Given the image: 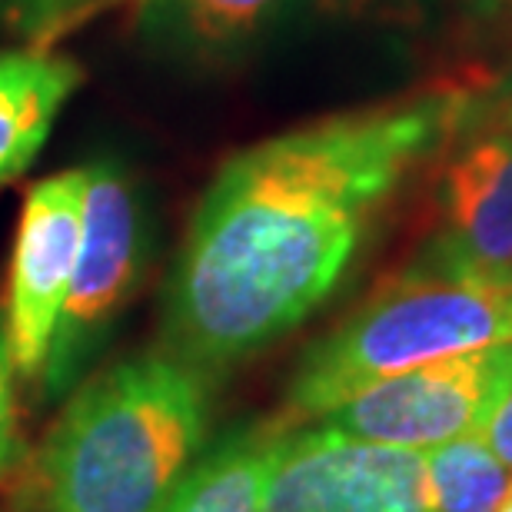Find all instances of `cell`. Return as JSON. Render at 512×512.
<instances>
[{
    "label": "cell",
    "instance_id": "cell-1",
    "mask_svg": "<svg viewBox=\"0 0 512 512\" xmlns=\"http://www.w3.org/2000/svg\"><path fill=\"white\" fill-rule=\"evenodd\" d=\"M466 104V87L426 90L223 160L163 286V350L213 376L303 323L406 173L456 133Z\"/></svg>",
    "mask_w": 512,
    "mask_h": 512
},
{
    "label": "cell",
    "instance_id": "cell-2",
    "mask_svg": "<svg viewBox=\"0 0 512 512\" xmlns=\"http://www.w3.org/2000/svg\"><path fill=\"white\" fill-rule=\"evenodd\" d=\"M207 376L133 356L77 389L40 453L50 512H160L207 436Z\"/></svg>",
    "mask_w": 512,
    "mask_h": 512
},
{
    "label": "cell",
    "instance_id": "cell-3",
    "mask_svg": "<svg viewBox=\"0 0 512 512\" xmlns=\"http://www.w3.org/2000/svg\"><path fill=\"white\" fill-rule=\"evenodd\" d=\"M496 343H512L509 290L406 270L306 350L286 393L280 429L316 423L366 386L439 356Z\"/></svg>",
    "mask_w": 512,
    "mask_h": 512
},
{
    "label": "cell",
    "instance_id": "cell-4",
    "mask_svg": "<svg viewBox=\"0 0 512 512\" xmlns=\"http://www.w3.org/2000/svg\"><path fill=\"white\" fill-rule=\"evenodd\" d=\"M150 210L130 173L114 160L87 167L84 237L57 333L40 376L47 393H64L114 330L120 310L150 263Z\"/></svg>",
    "mask_w": 512,
    "mask_h": 512
},
{
    "label": "cell",
    "instance_id": "cell-5",
    "mask_svg": "<svg viewBox=\"0 0 512 512\" xmlns=\"http://www.w3.org/2000/svg\"><path fill=\"white\" fill-rule=\"evenodd\" d=\"M509 389L512 343L479 346L366 386L313 426L426 453L463 436H483Z\"/></svg>",
    "mask_w": 512,
    "mask_h": 512
},
{
    "label": "cell",
    "instance_id": "cell-6",
    "mask_svg": "<svg viewBox=\"0 0 512 512\" xmlns=\"http://www.w3.org/2000/svg\"><path fill=\"white\" fill-rule=\"evenodd\" d=\"M449 157L436 183L439 227L413 273L496 286L512 270V117L473 107L446 140Z\"/></svg>",
    "mask_w": 512,
    "mask_h": 512
},
{
    "label": "cell",
    "instance_id": "cell-7",
    "mask_svg": "<svg viewBox=\"0 0 512 512\" xmlns=\"http://www.w3.org/2000/svg\"><path fill=\"white\" fill-rule=\"evenodd\" d=\"M260 512H433L426 456L323 426L280 429Z\"/></svg>",
    "mask_w": 512,
    "mask_h": 512
},
{
    "label": "cell",
    "instance_id": "cell-8",
    "mask_svg": "<svg viewBox=\"0 0 512 512\" xmlns=\"http://www.w3.org/2000/svg\"><path fill=\"white\" fill-rule=\"evenodd\" d=\"M87 167L64 170L30 187L20 213L7 283V350L14 370L40 376L57 333L84 237Z\"/></svg>",
    "mask_w": 512,
    "mask_h": 512
},
{
    "label": "cell",
    "instance_id": "cell-9",
    "mask_svg": "<svg viewBox=\"0 0 512 512\" xmlns=\"http://www.w3.org/2000/svg\"><path fill=\"white\" fill-rule=\"evenodd\" d=\"M80 77L74 60L44 47L0 54V183L20 177L44 150Z\"/></svg>",
    "mask_w": 512,
    "mask_h": 512
},
{
    "label": "cell",
    "instance_id": "cell-10",
    "mask_svg": "<svg viewBox=\"0 0 512 512\" xmlns=\"http://www.w3.org/2000/svg\"><path fill=\"white\" fill-rule=\"evenodd\" d=\"M296 0H143L137 30L153 54L220 60L266 34Z\"/></svg>",
    "mask_w": 512,
    "mask_h": 512
},
{
    "label": "cell",
    "instance_id": "cell-11",
    "mask_svg": "<svg viewBox=\"0 0 512 512\" xmlns=\"http://www.w3.org/2000/svg\"><path fill=\"white\" fill-rule=\"evenodd\" d=\"M280 429L233 433L187 469L160 512H260Z\"/></svg>",
    "mask_w": 512,
    "mask_h": 512
},
{
    "label": "cell",
    "instance_id": "cell-12",
    "mask_svg": "<svg viewBox=\"0 0 512 512\" xmlns=\"http://www.w3.org/2000/svg\"><path fill=\"white\" fill-rule=\"evenodd\" d=\"M433 512H499L512 489V469L483 436H463L426 449Z\"/></svg>",
    "mask_w": 512,
    "mask_h": 512
},
{
    "label": "cell",
    "instance_id": "cell-13",
    "mask_svg": "<svg viewBox=\"0 0 512 512\" xmlns=\"http://www.w3.org/2000/svg\"><path fill=\"white\" fill-rule=\"evenodd\" d=\"M107 4L110 0H0V27L30 40V47H47Z\"/></svg>",
    "mask_w": 512,
    "mask_h": 512
},
{
    "label": "cell",
    "instance_id": "cell-14",
    "mask_svg": "<svg viewBox=\"0 0 512 512\" xmlns=\"http://www.w3.org/2000/svg\"><path fill=\"white\" fill-rule=\"evenodd\" d=\"M20 433H17V403H14V360L7 350L4 320H0V479L17 466Z\"/></svg>",
    "mask_w": 512,
    "mask_h": 512
},
{
    "label": "cell",
    "instance_id": "cell-15",
    "mask_svg": "<svg viewBox=\"0 0 512 512\" xmlns=\"http://www.w3.org/2000/svg\"><path fill=\"white\" fill-rule=\"evenodd\" d=\"M313 4L333 17H403L423 0H313Z\"/></svg>",
    "mask_w": 512,
    "mask_h": 512
},
{
    "label": "cell",
    "instance_id": "cell-16",
    "mask_svg": "<svg viewBox=\"0 0 512 512\" xmlns=\"http://www.w3.org/2000/svg\"><path fill=\"white\" fill-rule=\"evenodd\" d=\"M483 439L489 443V449L512 469V389L503 399V406L496 409V416L489 419V426L483 429Z\"/></svg>",
    "mask_w": 512,
    "mask_h": 512
},
{
    "label": "cell",
    "instance_id": "cell-17",
    "mask_svg": "<svg viewBox=\"0 0 512 512\" xmlns=\"http://www.w3.org/2000/svg\"><path fill=\"white\" fill-rule=\"evenodd\" d=\"M473 107L486 110V114H506L512 117V60L486 94H473Z\"/></svg>",
    "mask_w": 512,
    "mask_h": 512
},
{
    "label": "cell",
    "instance_id": "cell-18",
    "mask_svg": "<svg viewBox=\"0 0 512 512\" xmlns=\"http://www.w3.org/2000/svg\"><path fill=\"white\" fill-rule=\"evenodd\" d=\"M456 4L476 20H499L512 14V0H456Z\"/></svg>",
    "mask_w": 512,
    "mask_h": 512
},
{
    "label": "cell",
    "instance_id": "cell-19",
    "mask_svg": "<svg viewBox=\"0 0 512 512\" xmlns=\"http://www.w3.org/2000/svg\"><path fill=\"white\" fill-rule=\"evenodd\" d=\"M499 290H509V293H512V270L503 276V283H499Z\"/></svg>",
    "mask_w": 512,
    "mask_h": 512
},
{
    "label": "cell",
    "instance_id": "cell-20",
    "mask_svg": "<svg viewBox=\"0 0 512 512\" xmlns=\"http://www.w3.org/2000/svg\"><path fill=\"white\" fill-rule=\"evenodd\" d=\"M499 512H512V489H509V496H506V503L499 506Z\"/></svg>",
    "mask_w": 512,
    "mask_h": 512
}]
</instances>
